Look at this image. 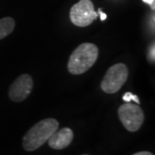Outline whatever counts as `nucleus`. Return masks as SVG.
<instances>
[{
	"label": "nucleus",
	"instance_id": "nucleus-1",
	"mask_svg": "<svg viewBox=\"0 0 155 155\" xmlns=\"http://www.w3.org/2000/svg\"><path fill=\"white\" fill-rule=\"evenodd\" d=\"M59 128V122L54 118H47L37 122L28 130L22 138L23 148L32 152L38 149L50 136Z\"/></svg>",
	"mask_w": 155,
	"mask_h": 155
},
{
	"label": "nucleus",
	"instance_id": "nucleus-2",
	"mask_svg": "<svg viewBox=\"0 0 155 155\" xmlns=\"http://www.w3.org/2000/svg\"><path fill=\"white\" fill-rule=\"evenodd\" d=\"M98 57V48L93 43H82L72 52L69 58L67 68L70 73L79 75L95 64Z\"/></svg>",
	"mask_w": 155,
	"mask_h": 155
},
{
	"label": "nucleus",
	"instance_id": "nucleus-3",
	"mask_svg": "<svg viewBox=\"0 0 155 155\" xmlns=\"http://www.w3.org/2000/svg\"><path fill=\"white\" fill-rule=\"evenodd\" d=\"M128 69L126 65L117 63L110 67L101 82V89L108 94L117 92L127 81Z\"/></svg>",
	"mask_w": 155,
	"mask_h": 155
},
{
	"label": "nucleus",
	"instance_id": "nucleus-4",
	"mask_svg": "<svg viewBox=\"0 0 155 155\" xmlns=\"http://www.w3.org/2000/svg\"><path fill=\"white\" fill-rule=\"evenodd\" d=\"M118 116L122 125L129 132L138 131L145 120L144 113L141 108L129 103L119 107Z\"/></svg>",
	"mask_w": 155,
	"mask_h": 155
},
{
	"label": "nucleus",
	"instance_id": "nucleus-5",
	"mask_svg": "<svg viewBox=\"0 0 155 155\" xmlns=\"http://www.w3.org/2000/svg\"><path fill=\"white\" fill-rule=\"evenodd\" d=\"M98 14L95 11L94 5L91 0H80L71 8L70 19L78 27L91 25Z\"/></svg>",
	"mask_w": 155,
	"mask_h": 155
},
{
	"label": "nucleus",
	"instance_id": "nucleus-6",
	"mask_svg": "<svg viewBox=\"0 0 155 155\" xmlns=\"http://www.w3.org/2000/svg\"><path fill=\"white\" fill-rule=\"evenodd\" d=\"M34 87L33 78L28 74H22L11 84L9 97L13 102L20 103L28 97Z\"/></svg>",
	"mask_w": 155,
	"mask_h": 155
},
{
	"label": "nucleus",
	"instance_id": "nucleus-7",
	"mask_svg": "<svg viewBox=\"0 0 155 155\" xmlns=\"http://www.w3.org/2000/svg\"><path fill=\"white\" fill-rule=\"evenodd\" d=\"M73 131L69 127H63L56 130L48 139V145L51 148L61 150L67 147L73 140Z\"/></svg>",
	"mask_w": 155,
	"mask_h": 155
},
{
	"label": "nucleus",
	"instance_id": "nucleus-8",
	"mask_svg": "<svg viewBox=\"0 0 155 155\" xmlns=\"http://www.w3.org/2000/svg\"><path fill=\"white\" fill-rule=\"evenodd\" d=\"M15 28V21L11 17H4L0 19V40L5 38Z\"/></svg>",
	"mask_w": 155,
	"mask_h": 155
},
{
	"label": "nucleus",
	"instance_id": "nucleus-9",
	"mask_svg": "<svg viewBox=\"0 0 155 155\" xmlns=\"http://www.w3.org/2000/svg\"><path fill=\"white\" fill-rule=\"evenodd\" d=\"M122 99L124 100L125 102H127V103H129L131 100H133L135 103H137L138 104H140V100H139L138 97H137L136 95L132 94L131 92H127V93H125V94L123 95Z\"/></svg>",
	"mask_w": 155,
	"mask_h": 155
},
{
	"label": "nucleus",
	"instance_id": "nucleus-10",
	"mask_svg": "<svg viewBox=\"0 0 155 155\" xmlns=\"http://www.w3.org/2000/svg\"><path fill=\"white\" fill-rule=\"evenodd\" d=\"M154 43H153L152 46H151V48H150L149 50V57L150 59H151V61H153V62H154L155 60V56H154Z\"/></svg>",
	"mask_w": 155,
	"mask_h": 155
},
{
	"label": "nucleus",
	"instance_id": "nucleus-11",
	"mask_svg": "<svg viewBox=\"0 0 155 155\" xmlns=\"http://www.w3.org/2000/svg\"><path fill=\"white\" fill-rule=\"evenodd\" d=\"M97 14H100L101 21H104V20H105L106 18H107V16H106V14H105V13H104V12H102L101 9H99V10H98V12H97Z\"/></svg>",
	"mask_w": 155,
	"mask_h": 155
},
{
	"label": "nucleus",
	"instance_id": "nucleus-12",
	"mask_svg": "<svg viewBox=\"0 0 155 155\" xmlns=\"http://www.w3.org/2000/svg\"><path fill=\"white\" fill-rule=\"evenodd\" d=\"M143 2L144 3H147V4H148L151 5V7L153 8V10H154V0H143Z\"/></svg>",
	"mask_w": 155,
	"mask_h": 155
},
{
	"label": "nucleus",
	"instance_id": "nucleus-13",
	"mask_svg": "<svg viewBox=\"0 0 155 155\" xmlns=\"http://www.w3.org/2000/svg\"><path fill=\"white\" fill-rule=\"evenodd\" d=\"M133 155H153L152 153L150 152H147V151H143V152H139V153H136Z\"/></svg>",
	"mask_w": 155,
	"mask_h": 155
},
{
	"label": "nucleus",
	"instance_id": "nucleus-14",
	"mask_svg": "<svg viewBox=\"0 0 155 155\" xmlns=\"http://www.w3.org/2000/svg\"><path fill=\"white\" fill-rule=\"evenodd\" d=\"M83 155H88V154H83Z\"/></svg>",
	"mask_w": 155,
	"mask_h": 155
}]
</instances>
